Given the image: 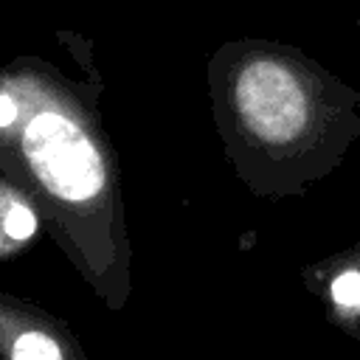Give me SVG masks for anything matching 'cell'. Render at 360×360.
Returning <instances> with one entry per match:
<instances>
[{
    "label": "cell",
    "mask_w": 360,
    "mask_h": 360,
    "mask_svg": "<svg viewBox=\"0 0 360 360\" xmlns=\"http://www.w3.org/2000/svg\"><path fill=\"white\" fill-rule=\"evenodd\" d=\"M0 172L39 202L62 250L110 307L112 292L124 298L115 284H127L115 152L98 127L96 93L37 56L3 65Z\"/></svg>",
    "instance_id": "1"
},
{
    "label": "cell",
    "mask_w": 360,
    "mask_h": 360,
    "mask_svg": "<svg viewBox=\"0 0 360 360\" xmlns=\"http://www.w3.org/2000/svg\"><path fill=\"white\" fill-rule=\"evenodd\" d=\"M208 90L225 155L256 197H304L360 138V90L287 42H222Z\"/></svg>",
    "instance_id": "2"
},
{
    "label": "cell",
    "mask_w": 360,
    "mask_h": 360,
    "mask_svg": "<svg viewBox=\"0 0 360 360\" xmlns=\"http://www.w3.org/2000/svg\"><path fill=\"white\" fill-rule=\"evenodd\" d=\"M39 228L34 200L11 177L0 172V259L22 250Z\"/></svg>",
    "instance_id": "5"
},
{
    "label": "cell",
    "mask_w": 360,
    "mask_h": 360,
    "mask_svg": "<svg viewBox=\"0 0 360 360\" xmlns=\"http://www.w3.org/2000/svg\"><path fill=\"white\" fill-rule=\"evenodd\" d=\"M354 245H360V236H357V242H354Z\"/></svg>",
    "instance_id": "6"
},
{
    "label": "cell",
    "mask_w": 360,
    "mask_h": 360,
    "mask_svg": "<svg viewBox=\"0 0 360 360\" xmlns=\"http://www.w3.org/2000/svg\"><path fill=\"white\" fill-rule=\"evenodd\" d=\"M307 287L326 307L329 321L360 340V245H349L301 270Z\"/></svg>",
    "instance_id": "4"
},
{
    "label": "cell",
    "mask_w": 360,
    "mask_h": 360,
    "mask_svg": "<svg viewBox=\"0 0 360 360\" xmlns=\"http://www.w3.org/2000/svg\"><path fill=\"white\" fill-rule=\"evenodd\" d=\"M0 354L6 360H87L53 315L0 292Z\"/></svg>",
    "instance_id": "3"
}]
</instances>
